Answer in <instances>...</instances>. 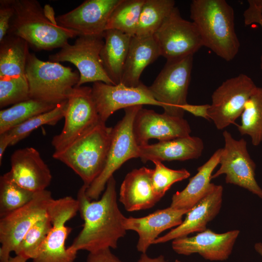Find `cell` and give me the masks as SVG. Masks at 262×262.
Listing matches in <instances>:
<instances>
[{
  "label": "cell",
  "mask_w": 262,
  "mask_h": 262,
  "mask_svg": "<svg viewBox=\"0 0 262 262\" xmlns=\"http://www.w3.org/2000/svg\"><path fill=\"white\" fill-rule=\"evenodd\" d=\"M88 186L83 184L77 195L79 212L83 220V228L69 247L76 252L89 253L107 248L115 249L119 239L124 237L125 216L118 206L116 181L113 176L98 200L92 201L86 195Z\"/></svg>",
  "instance_id": "obj_1"
},
{
  "label": "cell",
  "mask_w": 262,
  "mask_h": 262,
  "mask_svg": "<svg viewBox=\"0 0 262 262\" xmlns=\"http://www.w3.org/2000/svg\"><path fill=\"white\" fill-rule=\"evenodd\" d=\"M190 11L203 46L227 62L232 60L240 47L233 8L225 0H193Z\"/></svg>",
  "instance_id": "obj_2"
},
{
  "label": "cell",
  "mask_w": 262,
  "mask_h": 262,
  "mask_svg": "<svg viewBox=\"0 0 262 262\" xmlns=\"http://www.w3.org/2000/svg\"><path fill=\"white\" fill-rule=\"evenodd\" d=\"M14 10L8 34L18 36L37 50L62 48L70 38L78 36L74 31L58 25L48 18L35 0H10Z\"/></svg>",
  "instance_id": "obj_3"
},
{
  "label": "cell",
  "mask_w": 262,
  "mask_h": 262,
  "mask_svg": "<svg viewBox=\"0 0 262 262\" xmlns=\"http://www.w3.org/2000/svg\"><path fill=\"white\" fill-rule=\"evenodd\" d=\"M113 127L100 120L52 157L72 169L89 186L100 174L106 162Z\"/></svg>",
  "instance_id": "obj_4"
},
{
  "label": "cell",
  "mask_w": 262,
  "mask_h": 262,
  "mask_svg": "<svg viewBox=\"0 0 262 262\" xmlns=\"http://www.w3.org/2000/svg\"><path fill=\"white\" fill-rule=\"evenodd\" d=\"M25 75L30 98L58 104L67 99L77 85L80 74L59 63L44 61L29 53Z\"/></svg>",
  "instance_id": "obj_5"
},
{
  "label": "cell",
  "mask_w": 262,
  "mask_h": 262,
  "mask_svg": "<svg viewBox=\"0 0 262 262\" xmlns=\"http://www.w3.org/2000/svg\"><path fill=\"white\" fill-rule=\"evenodd\" d=\"M142 105L124 109L123 118L112 128L111 140L104 168L86 190L90 200H98L113 174L127 161L138 158V145L132 131L134 117Z\"/></svg>",
  "instance_id": "obj_6"
},
{
  "label": "cell",
  "mask_w": 262,
  "mask_h": 262,
  "mask_svg": "<svg viewBox=\"0 0 262 262\" xmlns=\"http://www.w3.org/2000/svg\"><path fill=\"white\" fill-rule=\"evenodd\" d=\"M193 63V55L167 60L154 82L148 86L164 113L183 117L185 112L182 107L187 103Z\"/></svg>",
  "instance_id": "obj_7"
},
{
  "label": "cell",
  "mask_w": 262,
  "mask_h": 262,
  "mask_svg": "<svg viewBox=\"0 0 262 262\" xmlns=\"http://www.w3.org/2000/svg\"><path fill=\"white\" fill-rule=\"evenodd\" d=\"M52 199L48 190L37 192L29 203L0 218V262H7L10 253L15 251L30 229L48 216V209Z\"/></svg>",
  "instance_id": "obj_8"
},
{
  "label": "cell",
  "mask_w": 262,
  "mask_h": 262,
  "mask_svg": "<svg viewBox=\"0 0 262 262\" xmlns=\"http://www.w3.org/2000/svg\"><path fill=\"white\" fill-rule=\"evenodd\" d=\"M104 43L103 36H79L74 43H67L57 53L50 55L49 61L68 62L78 69L79 81L76 86L90 82H101L115 85L103 67L100 52Z\"/></svg>",
  "instance_id": "obj_9"
},
{
  "label": "cell",
  "mask_w": 262,
  "mask_h": 262,
  "mask_svg": "<svg viewBox=\"0 0 262 262\" xmlns=\"http://www.w3.org/2000/svg\"><path fill=\"white\" fill-rule=\"evenodd\" d=\"M257 87L250 77L240 74L226 80L214 91L208 114L218 130L235 124Z\"/></svg>",
  "instance_id": "obj_10"
},
{
  "label": "cell",
  "mask_w": 262,
  "mask_h": 262,
  "mask_svg": "<svg viewBox=\"0 0 262 262\" xmlns=\"http://www.w3.org/2000/svg\"><path fill=\"white\" fill-rule=\"evenodd\" d=\"M225 145L220 156V167L212 180L225 174V181L245 188L262 199V189L255 179L256 164L243 138L235 139L227 131L223 132Z\"/></svg>",
  "instance_id": "obj_11"
},
{
  "label": "cell",
  "mask_w": 262,
  "mask_h": 262,
  "mask_svg": "<svg viewBox=\"0 0 262 262\" xmlns=\"http://www.w3.org/2000/svg\"><path fill=\"white\" fill-rule=\"evenodd\" d=\"M60 133L52 138L55 151L62 150L100 120L92 97V87L75 86L70 93Z\"/></svg>",
  "instance_id": "obj_12"
},
{
  "label": "cell",
  "mask_w": 262,
  "mask_h": 262,
  "mask_svg": "<svg viewBox=\"0 0 262 262\" xmlns=\"http://www.w3.org/2000/svg\"><path fill=\"white\" fill-rule=\"evenodd\" d=\"M161 56L167 60L194 54L203 46L195 24L183 19L175 7L153 35Z\"/></svg>",
  "instance_id": "obj_13"
},
{
  "label": "cell",
  "mask_w": 262,
  "mask_h": 262,
  "mask_svg": "<svg viewBox=\"0 0 262 262\" xmlns=\"http://www.w3.org/2000/svg\"><path fill=\"white\" fill-rule=\"evenodd\" d=\"M78 212L76 207L64 200H58L48 208V216L52 228L32 262H74L78 252L66 246L71 228L66 223Z\"/></svg>",
  "instance_id": "obj_14"
},
{
  "label": "cell",
  "mask_w": 262,
  "mask_h": 262,
  "mask_svg": "<svg viewBox=\"0 0 262 262\" xmlns=\"http://www.w3.org/2000/svg\"><path fill=\"white\" fill-rule=\"evenodd\" d=\"M92 94L99 119L104 122L121 109L143 105L161 107L148 87L141 82L136 87L127 86L122 83L112 85L95 82L92 87Z\"/></svg>",
  "instance_id": "obj_15"
},
{
  "label": "cell",
  "mask_w": 262,
  "mask_h": 262,
  "mask_svg": "<svg viewBox=\"0 0 262 262\" xmlns=\"http://www.w3.org/2000/svg\"><path fill=\"white\" fill-rule=\"evenodd\" d=\"M122 0H87L55 18L57 24L79 36H103L108 19Z\"/></svg>",
  "instance_id": "obj_16"
},
{
  "label": "cell",
  "mask_w": 262,
  "mask_h": 262,
  "mask_svg": "<svg viewBox=\"0 0 262 262\" xmlns=\"http://www.w3.org/2000/svg\"><path fill=\"white\" fill-rule=\"evenodd\" d=\"M132 131L137 145L143 146L151 139L164 141L189 136L191 129L183 117L159 114L142 107L134 117Z\"/></svg>",
  "instance_id": "obj_17"
},
{
  "label": "cell",
  "mask_w": 262,
  "mask_h": 262,
  "mask_svg": "<svg viewBox=\"0 0 262 262\" xmlns=\"http://www.w3.org/2000/svg\"><path fill=\"white\" fill-rule=\"evenodd\" d=\"M239 233L240 231L237 229L217 233L206 229L194 236L173 240L172 247L175 252L180 255L198 253L207 260L225 261L231 254Z\"/></svg>",
  "instance_id": "obj_18"
},
{
  "label": "cell",
  "mask_w": 262,
  "mask_h": 262,
  "mask_svg": "<svg viewBox=\"0 0 262 262\" xmlns=\"http://www.w3.org/2000/svg\"><path fill=\"white\" fill-rule=\"evenodd\" d=\"M10 170L21 187L36 193L46 190L52 179L50 171L38 151L33 147L18 149L12 154Z\"/></svg>",
  "instance_id": "obj_19"
},
{
  "label": "cell",
  "mask_w": 262,
  "mask_h": 262,
  "mask_svg": "<svg viewBox=\"0 0 262 262\" xmlns=\"http://www.w3.org/2000/svg\"><path fill=\"white\" fill-rule=\"evenodd\" d=\"M189 210L169 207L142 217H125L124 226L126 230H133L138 234L137 249L146 253L161 232L179 226Z\"/></svg>",
  "instance_id": "obj_20"
},
{
  "label": "cell",
  "mask_w": 262,
  "mask_h": 262,
  "mask_svg": "<svg viewBox=\"0 0 262 262\" xmlns=\"http://www.w3.org/2000/svg\"><path fill=\"white\" fill-rule=\"evenodd\" d=\"M223 192L222 186L216 185L211 192L189 210L179 226L157 238L153 244L164 243L206 230L207 224L217 216L221 210Z\"/></svg>",
  "instance_id": "obj_21"
},
{
  "label": "cell",
  "mask_w": 262,
  "mask_h": 262,
  "mask_svg": "<svg viewBox=\"0 0 262 262\" xmlns=\"http://www.w3.org/2000/svg\"><path fill=\"white\" fill-rule=\"evenodd\" d=\"M153 169L142 167L126 175L120 188L119 201L126 211L147 210L160 200L153 190Z\"/></svg>",
  "instance_id": "obj_22"
},
{
  "label": "cell",
  "mask_w": 262,
  "mask_h": 262,
  "mask_svg": "<svg viewBox=\"0 0 262 262\" xmlns=\"http://www.w3.org/2000/svg\"><path fill=\"white\" fill-rule=\"evenodd\" d=\"M203 149L202 139L189 135L152 145L138 146V158L144 163L148 161H183L198 158Z\"/></svg>",
  "instance_id": "obj_23"
},
{
  "label": "cell",
  "mask_w": 262,
  "mask_h": 262,
  "mask_svg": "<svg viewBox=\"0 0 262 262\" xmlns=\"http://www.w3.org/2000/svg\"><path fill=\"white\" fill-rule=\"evenodd\" d=\"M222 148L216 150L210 159L197 169L196 174L189 179L186 187L174 194L170 207L190 210L215 187L211 182L213 171L218 164Z\"/></svg>",
  "instance_id": "obj_24"
},
{
  "label": "cell",
  "mask_w": 262,
  "mask_h": 262,
  "mask_svg": "<svg viewBox=\"0 0 262 262\" xmlns=\"http://www.w3.org/2000/svg\"><path fill=\"white\" fill-rule=\"evenodd\" d=\"M160 56L159 48L153 36H132L120 83L129 87L139 85L145 68Z\"/></svg>",
  "instance_id": "obj_25"
},
{
  "label": "cell",
  "mask_w": 262,
  "mask_h": 262,
  "mask_svg": "<svg viewBox=\"0 0 262 262\" xmlns=\"http://www.w3.org/2000/svg\"><path fill=\"white\" fill-rule=\"evenodd\" d=\"M100 58L106 73L115 85L121 82L132 36L114 29L105 30Z\"/></svg>",
  "instance_id": "obj_26"
},
{
  "label": "cell",
  "mask_w": 262,
  "mask_h": 262,
  "mask_svg": "<svg viewBox=\"0 0 262 262\" xmlns=\"http://www.w3.org/2000/svg\"><path fill=\"white\" fill-rule=\"evenodd\" d=\"M29 46L23 39L8 34L0 42V78L25 75Z\"/></svg>",
  "instance_id": "obj_27"
},
{
  "label": "cell",
  "mask_w": 262,
  "mask_h": 262,
  "mask_svg": "<svg viewBox=\"0 0 262 262\" xmlns=\"http://www.w3.org/2000/svg\"><path fill=\"white\" fill-rule=\"evenodd\" d=\"M175 7L173 0H145L135 36H153Z\"/></svg>",
  "instance_id": "obj_28"
},
{
  "label": "cell",
  "mask_w": 262,
  "mask_h": 262,
  "mask_svg": "<svg viewBox=\"0 0 262 262\" xmlns=\"http://www.w3.org/2000/svg\"><path fill=\"white\" fill-rule=\"evenodd\" d=\"M58 104L30 98L0 110V134L34 116L52 110Z\"/></svg>",
  "instance_id": "obj_29"
},
{
  "label": "cell",
  "mask_w": 262,
  "mask_h": 262,
  "mask_svg": "<svg viewBox=\"0 0 262 262\" xmlns=\"http://www.w3.org/2000/svg\"><path fill=\"white\" fill-rule=\"evenodd\" d=\"M238 130L241 135H248L251 143L258 146L262 142V87H257L246 102L241 114Z\"/></svg>",
  "instance_id": "obj_30"
},
{
  "label": "cell",
  "mask_w": 262,
  "mask_h": 262,
  "mask_svg": "<svg viewBox=\"0 0 262 262\" xmlns=\"http://www.w3.org/2000/svg\"><path fill=\"white\" fill-rule=\"evenodd\" d=\"M35 193L18 184L10 171L4 174L0 178V217L29 203Z\"/></svg>",
  "instance_id": "obj_31"
},
{
  "label": "cell",
  "mask_w": 262,
  "mask_h": 262,
  "mask_svg": "<svg viewBox=\"0 0 262 262\" xmlns=\"http://www.w3.org/2000/svg\"><path fill=\"white\" fill-rule=\"evenodd\" d=\"M145 0H122L111 14L106 30L114 29L131 36L136 34Z\"/></svg>",
  "instance_id": "obj_32"
},
{
  "label": "cell",
  "mask_w": 262,
  "mask_h": 262,
  "mask_svg": "<svg viewBox=\"0 0 262 262\" xmlns=\"http://www.w3.org/2000/svg\"><path fill=\"white\" fill-rule=\"evenodd\" d=\"M67 102V99L59 103L52 110L34 116L4 132L10 141V146L15 145L41 126L55 125L64 117Z\"/></svg>",
  "instance_id": "obj_33"
},
{
  "label": "cell",
  "mask_w": 262,
  "mask_h": 262,
  "mask_svg": "<svg viewBox=\"0 0 262 262\" xmlns=\"http://www.w3.org/2000/svg\"><path fill=\"white\" fill-rule=\"evenodd\" d=\"M52 227L48 216L36 222L27 231L17 246L14 251L16 255H21L28 260L33 259Z\"/></svg>",
  "instance_id": "obj_34"
},
{
  "label": "cell",
  "mask_w": 262,
  "mask_h": 262,
  "mask_svg": "<svg viewBox=\"0 0 262 262\" xmlns=\"http://www.w3.org/2000/svg\"><path fill=\"white\" fill-rule=\"evenodd\" d=\"M29 87L25 75L0 78V107L30 99Z\"/></svg>",
  "instance_id": "obj_35"
},
{
  "label": "cell",
  "mask_w": 262,
  "mask_h": 262,
  "mask_svg": "<svg viewBox=\"0 0 262 262\" xmlns=\"http://www.w3.org/2000/svg\"><path fill=\"white\" fill-rule=\"evenodd\" d=\"M155 164L152 177L154 191L161 199L175 183L189 177L190 172L185 169L175 170L165 166L161 162L154 161Z\"/></svg>",
  "instance_id": "obj_36"
},
{
  "label": "cell",
  "mask_w": 262,
  "mask_h": 262,
  "mask_svg": "<svg viewBox=\"0 0 262 262\" xmlns=\"http://www.w3.org/2000/svg\"><path fill=\"white\" fill-rule=\"evenodd\" d=\"M0 42L7 35L14 10L10 0L0 1Z\"/></svg>",
  "instance_id": "obj_37"
},
{
  "label": "cell",
  "mask_w": 262,
  "mask_h": 262,
  "mask_svg": "<svg viewBox=\"0 0 262 262\" xmlns=\"http://www.w3.org/2000/svg\"><path fill=\"white\" fill-rule=\"evenodd\" d=\"M86 262H122L113 254L110 248L89 253Z\"/></svg>",
  "instance_id": "obj_38"
},
{
  "label": "cell",
  "mask_w": 262,
  "mask_h": 262,
  "mask_svg": "<svg viewBox=\"0 0 262 262\" xmlns=\"http://www.w3.org/2000/svg\"><path fill=\"white\" fill-rule=\"evenodd\" d=\"M210 104H206L202 105H192L186 103L182 107L184 112H187L194 116L201 117L208 120L210 118L208 114V111L210 107Z\"/></svg>",
  "instance_id": "obj_39"
},
{
  "label": "cell",
  "mask_w": 262,
  "mask_h": 262,
  "mask_svg": "<svg viewBox=\"0 0 262 262\" xmlns=\"http://www.w3.org/2000/svg\"><path fill=\"white\" fill-rule=\"evenodd\" d=\"M10 145V141L5 133L0 134V164L3 156L4 153L7 147Z\"/></svg>",
  "instance_id": "obj_40"
},
{
  "label": "cell",
  "mask_w": 262,
  "mask_h": 262,
  "mask_svg": "<svg viewBox=\"0 0 262 262\" xmlns=\"http://www.w3.org/2000/svg\"><path fill=\"white\" fill-rule=\"evenodd\" d=\"M137 262H167L164 257L160 255L158 257L152 258L148 257L146 253H142Z\"/></svg>",
  "instance_id": "obj_41"
},
{
  "label": "cell",
  "mask_w": 262,
  "mask_h": 262,
  "mask_svg": "<svg viewBox=\"0 0 262 262\" xmlns=\"http://www.w3.org/2000/svg\"><path fill=\"white\" fill-rule=\"evenodd\" d=\"M28 260L27 258L21 255H16L14 257H11L6 262H27Z\"/></svg>",
  "instance_id": "obj_42"
},
{
  "label": "cell",
  "mask_w": 262,
  "mask_h": 262,
  "mask_svg": "<svg viewBox=\"0 0 262 262\" xmlns=\"http://www.w3.org/2000/svg\"><path fill=\"white\" fill-rule=\"evenodd\" d=\"M254 249L255 251L261 256L262 258V243H257L254 245Z\"/></svg>",
  "instance_id": "obj_43"
},
{
  "label": "cell",
  "mask_w": 262,
  "mask_h": 262,
  "mask_svg": "<svg viewBox=\"0 0 262 262\" xmlns=\"http://www.w3.org/2000/svg\"><path fill=\"white\" fill-rule=\"evenodd\" d=\"M258 24H260V25L261 26V28L262 29V19H261V20H259V21L258 22ZM260 66H261V69H262V53L261 57Z\"/></svg>",
  "instance_id": "obj_44"
},
{
  "label": "cell",
  "mask_w": 262,
  "mask_h": 262,
  "mask_svg": "<svg viewBox=\"0 0 262 262\" xmlns=\"http://www.w3.org/2000/svg\"><path fill=\"white\" fill-rule=\"evenodd\" d=\"M262 17V0H257Z\"/></svg>",
  "instance_id": "obj_45"
},
{
  "label": "cell",
  "mask_w": 262,
  "mask_h": 262,
  "mask_svg": "<svg viewBox=\"0 0 262 262\" xmlns=\"http://www.w3.org/2000/svg\"><path fill=\"white\" fill-rule=\"evenodd\" d=\"M175 262H181V261H179V260H176L175 261Z\"/></svg>",
  "instance_id": "obj_46"
}]
</instances>
